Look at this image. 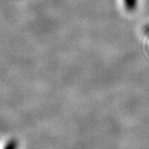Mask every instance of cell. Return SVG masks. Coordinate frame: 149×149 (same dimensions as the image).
<instances>
[{
  "mask_svg": "<svg viewBox=\"0 0 149 149\" xmlns=\"http://www.w3.org/2000/svg\"><path fill=\"white\" fill-rule=\"evenodd\" d=\"M124 6L127 12H134L137 6V0H123Z\"/></svg>",
  "mask_w": 149,
  "mask_h": 149,
  "instance_id": "obj_1",
  "label": "cell"
},
{
  "mask_svg": "<svg viewBox=\"0 0 149 149\" xmlns=\"http://www.w3.org/2000/svg\"><path fill=\"white\" fill-rule=\"evenodd\" d=\"M17 148H18V142L15 139H12L6 143L4 149H17Z\"/></svg>",
  "mask_w": 149,
  "mask_h": 149,
  "instance_id": "obj_2",
  "label": "cell"
},
{
  "mask_svg": "<svg viewBox=\"0 0 149 149\" xmlns=\"http://www.w3.org/2000/svg\"><path fill=\"white\" fill-rule=\"evenodd\" d=\"M146 33H147V34H149V26H147V27L146 28Z\"/></svg>",
  "mask_w": 149,
  "mask_h": 149,
  "instance_id": "obj_3",
  "label": "cell"
}]
</instances>
